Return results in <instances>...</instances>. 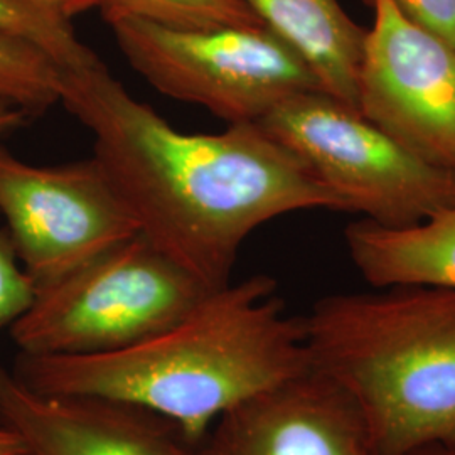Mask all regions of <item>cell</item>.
I'll use <instances>...</instances> for the list:
<instances>
[{
    "mask_svg": "<svg viewBox=\"0 0 455 455\" xmlns=\"http://www.w3.org/2000/svg\"><path fill=\"white\" fill-rule=\"evenodd\" d=\"M60 103L93 135V157L169 259L216 291L231 282L244 240L278 216L347 212L260 124L184 133L137 100L103 61L61 73Z\"/></svg>",
    "mask_w": 455,
    "mask_h": 455,
    "instance_id": "6da1fadb",
    "label": "cell"
},
{
    "mask_svg": "<svg viewBox=\"0 0 455 455\" xmlns=\"http://www.w3.org/2000/svg\"><path fill=\"white\" fill-rule=\"evenodd\" d=\"M275 292L268 275L229 282L146 341L93 356L19 355L14 373L39 393L146 408L193 445L231 408L310 370L304 321Z\"/></svg>",
    "mask_w": 455,
    "mask_h": 455,
    "instance_id": "7a4b0ae2",
    "label": "cell"
},
{
    "mask_svg": "<svg viewBox=\"0 0 455 455\" xmlns=\"http://www.w3.org/2000/svg\"><path fill=\"white\" fill-rule=\"evenodd\" d=\"M302 321L310 368L353 402L374 455L455 449V289L334 293Z\"/></svg>",
    "mask_w": 455,
    "mask_h": 455,
    "instance_id": "3957f363",
    "label": "cell"
},
{
    "mask_svg": "<svg viewBox=\"0 0 455 455\" xmlns=\"http://www.w3.org/2000/svg\"><path fill=\"white\" fill-rule=\"evenodd\" d=\"M212 292L139 233L37 285L11 338L26 356L114 353L161 334Z\"/></svg>",
    "mask_w": 455,
    "mask_h": 455,
    "instance_id": "277c9868",
    "label": "cell"
},
{
    "mask_svg": "<svg viewBox=\"0 0 455 455\" xmlns=\"http://www.w3.org/2000/svg\"><path fill=\"white\" fill-rule=\"evenodd\" d=\"M108 26L148 84L228 125L260 124L282 101L321 90L304 58L265 24L186 29L122 17Z\"/></svg>",
    "mask_w": 455,
    "mask_h": 455,
    "instance_id": "5b68a950",
    "label": "cell"
},
{
    "mask_svg": "<svg viewBox=\"0 0 455 455\" xmlns=\"http://www.w3.org/2000/svg\"><path fill=\"white\" fill-rule=\"evenodd\" d=\"M260 125L307 164L347 212L379 227H413L455 206V172L425 163L321 90L282 101Z\"/></svg>",
    "mask_w": 455,
    "mask_h": 455,
    "instance_id": "8992f818",
    "label": "cell"
},
{
    "mask_svg": "<svg viewBox=\"0 0 455 455\" xmlns=\"http://www.w3.org/2000/svg\"><path fill=\"white\" fill-rule=\"evenodd\" d=\"M0 214L36 287L140 233L131 208L95 157L34 165L2 144Z\"/></svg>",
    "mask_w": 455,
    "mask_h": 455,
    "instance_id": "52a82bcc",
    "label": "cell"
},
{
    "mask_svg": "<svg viewBox=\"0 0 455 455\" xmlns=\"http://www.w3.org/2000/svg\"><path fill=\"white\" fill-rule=\"evenodd\" d=\"M358 110L425 163L455 172V48L393 0H370Z\"/></svg>",
    "mask_w": 455,
    "mask_h": 455,
    "instance_id": "ba28073f",
    "label": "cell"
},
{
    "mask_svg": "<svg viewBox=\"0 0 455 455\" xmlns=\"http://www.w3.org/2000/svg\"><path fill=\"white\" fill-rule=\"evenodd\" d=\"M182 455H374L353 402L312 368L231 408Z\"/></svg>",
    "mask_w": 455,
    "mask_h": 455,
    "instance_id": "9c48e42d",
    "label": "cell"
},
{
    "mask_svg": "<svg viewBox=\"0 0 455 455\" xmlns=\"http://www.w3.org/2000/svg\"><path fill=\"white\" fill-rule=\"evenodd\" d=\"M0 423L22 455H182L189 445L161 415L97 396L46 395L0 364Z\"/></svg>",
    "mask_w": 455,
    "mask_h": 455,
    "instance_id": "30bf717a",
    "label": "cell"
},
{
    "mask_svg": "<svg viewBox=\"0 0 455 455\" xmlns=\"http://www.w3.org/2000/svg\"><path fill=\"white\" fill-rule=\"evenodd\" d=\"M261 22L295 49L321 90L358 110V82L368 29L339 0H243Z\"/></svg>",
    "mask_w": 455,
    "mask_h": 455,
    "instance_id": "8fae6325",
    "label": "cell"
},
{
    "mask_svg": "<svg viewBox=\"0 0 455 455\" xmlns=\"http://www.w3.org/2000/svg\"><path fill=\"white\" fill-rule=\"evenodd\" d=\"M349 257L373 287L435 285L455 289V206L407 228L361 220L346 228Z\"/></svg>",
    "mask_w": 455,
    "mask_h": 455,
    "instance_id": "7c38bea8",
    "label": "cell"
},
{
    "mask_svg": "<svg viewBox=\"0 0 455 455\" xmlns=\"http://www.w3.org/2000/svg\"><path fill=\"white\" fill-rule=\"evenodd\" d=\"M0 36L39 49L61 73L80 71L101 61L78 37L69 19L39 0H0Z\"/></svg>",
    "mask_w": 455,
    "mask_h": 455,
    "instance_id": "4fadbf2b",
    "label": "cell"
},
{
    "mask_svg": "<svg viewBox=\"0 0 455 455\" xmlns=\"http://www.w3.org/2000/svg\"><path fill=\"white\" fill-rule=\"evenodd\" d=\"M61 69L31 44L0 36V101L26 114H44L60 103Z\"/></svg>",
    "mask_w": 455,
    "mask_h": 455,
    "instance_id": "5bb4252c",
    "label": "cell"
},
{
    "mask_svg": "<svg viewBox=\"0 0 455 455\" xmlns=\"http://www.w3.org/2000/svg\"><path fill=\"white\" fill-rule=\"evenodd\" d=\"M108 22L137 17L186 29L263 24L243 0H101Z\"/></svg>",
    "mask_w": 455,
    "mask_h": 455,
    "instance_id": "9a60e30c",
    "label": "cell"
},
{
    "mask_svg": "<svg viewBox=\"0 0 455 455\" xmlns=\"http://www.w3.org/2000/svg\"><path fill=\"white\" fill-rule=\"evenodd\" d=\"M34 293L31 276L17 259L7 231L0 229V329L16 323L31 306Z\"/></svg>",
    "mask_w": 455,
    "mask_h": 455,
    "instance_id": "2e32d148",
    "label": "cell"
},
{
    "mask_svg": "<svg viewBox=\"0 0 455 455\" xmlns=\"http://www.w3.org/2000/svg\"><path fill=\"white\" fill-rule=\"evenodd\" d=\"M413 24L455 48V0H393Z\"/></svg>",
    "mask_w": 455,
    "mask_h": 455,
    "instance_id": "e0dca14e",
    "label": "cell"
},
{
    "mask_svg": "<svg viewBox=\"0 0 455 455\" xmlns=\"http://www.w3.org/2000/svg\"><path fill=\"white\" fill-rule=\"evenodd\" d=\"M39 2L69 20L73 17L90 12V11H100L101 7V0H39Z\"/></svg>",
    "mask_w": 455,
    "mask_h": 455,
    "instance_id": "ac0fdd59",
    "label": "cell"
},
{
    "mask_svg": "<svg viewBox=\"0 0 455 455\" xmlns=\"http://www.w3.org/2000/svg\"><path fill=\"white\" fill-rule=\"evenodd\" d=\"M29 115L24 110L17 108L14 105L0 101V137H4L9 132H14L26 124V118Z\"/></svg>",
    "mask_w": 455,
    "mask_h": 455,
    "instance_id": "d6986e66",
    "label": "cell"
},
{
    "mask_svg": "<svg viewBox=\"0 0 455 455\" xmlns=\"http://www.w3.org/2000/svg\"><path fill=\"white\" fill-rule=\"evenodd\" d=\"M24 447L16 434L0 423V455H22Z\"/></svg>",
    "mask_w": 455,
    "mask_h": 455,
    "instance_id": "ffe728a7",
    "label": "cell"
},
{
    "mask_svg": "<svg viewBox=\"0 0 455 455\" xmlns=\"http://www.w3.org/2000/svg\"><path fill=\"white\" fill-rule=\"evenodd\" d=\"M410 455H455V449L434 445V447H425L422 451H417V452Z\"/></svg>",
    "mask_w": 455,
    "mask_h": 455,
    "instance_id": "44dd1931",
    "label": "cell"
}]
</instances>
